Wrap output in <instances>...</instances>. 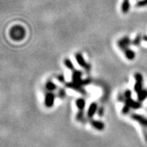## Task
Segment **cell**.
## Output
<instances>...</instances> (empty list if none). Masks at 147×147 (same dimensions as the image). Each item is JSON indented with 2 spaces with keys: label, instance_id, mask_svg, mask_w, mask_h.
I'll use <instances>...</instances> for the list:
<instances>
[{
  "label": "cell",
  "instance_id": "cell-1",
  "mask_svg": "<svg viewBox=\"0 0 147 147\" xmlns=\"http://www.w3.org/2000/svg\"><path fill=\"white\" fill-rule=\"evenodd\" d=\"M25 35H26V30L21 26H15L10 30L11 38L16 41L23 39L25 38Z\"/></svg>",
  "mask_w": 147,
  "mask_h": 147
},
{
  "label": "cell",
  "instance_id": "cell-2",
  "mask_svg": "<svg viewBox=\"0 0 147 147\" xmlns=\"http://www.w3.org/2000/svg\"><path fill=\"white\" fill-rule=\"evenodd\" d=\"M135 79H136V84L134 85V90L137 93H139L142 90V74L140 73H136L135 74Z\"/></svg>",
  "mask_w": 147,
  "mask_h": 147
},
{
  "label": "cell",
  "instance_id": "cell-3",
  "mask_svg": "<svg viewBox=\"0 0 147 147\" xmlns=\"http://www.w3.org/2000/svg\"><path fill=\"white\" fill-rule=\"evenodd\" d=\"M65 86L70 88V89L75 90L77 92H79L82 94H86V91L82 88V86L80 84H77V83H74V82H69V83H65Z\"/></svg>",
  "mask_w": 147,
  "mask_h": 147
},
{
  "label": "cell",
  "instance_id": "cell-4",
  "mask_svg": "<svg viewBox=\"0 0 147 147\" xmlns=\"http://www.w3.org/2000/svg\"><path fill=\"white\" fill-rule=\"evenodd\" d=\"M75 59H76L77 62H78V64H79L81 67H83V68L86 69H88V70H89L90 65H88V64L85 61H84L83 56H82L80 53H76V54H75Z\"/></svg>",
  "mask_w": 147,
  "mask_h": 147
},
{
  "label": "cell",
  "instance_id": "cell-5",
  "mask_svg": "<svg viewBox=\"0 0 147 147\" xmlns=\"http://www.w3.org/2000/svg\"><path fill=\"white\" fill-rule=\"evenodd\" d=\"M54 100H55V95L53 92H48L45 96V105L50 108L54 105Z\"/></svg>",
  "mask_w": 147,
  "mask_h": 147
},
{
  "label": "cell",
  "instance_id": "cell-6",
  "mask_svg": "<svg viewBox=\"0 0 147 147\" xmlns=\"http://www.w3.org/2000/svg\"><path fill=\"white\" fill-rule=\"evenodd\" d=\"M131 118L136 120L137 122H138L140 124H142L143 127H146L147 128V119L143 117V116L140 115H137V114H133L131 115Z\"/></svg>",
  "mask_w": 147,
  "mask_h": 147
},
{
  "label": "cell",
  "instance_id": "cell-7",
  "mask_svg": "<svg viewBox=\"0 0 147 147\" xmlns=\"http://www.w3.org/2000/svg\"><path fill=\"white\" fill-rule=\"evenodd\" d=\"M125 104L127 105H128L132 109H139V108H141V106H142V104H141V102L140 101H135V100H133L131 98H127L125 100Z\"/></svg>",
  "mask_w": 147,
  "mask_h": 147
},
{
  "label": "cell",
  "instance_id": "cell-8",
  "mask_svg": "<svg viewBox=\"0 0 147 147\" xmlns=\"http://www.w3.org/2000/svg\"><path fill=\"white\" fill-rule=\"evenodd\" d=\"M131 43V41H130V39L127 38V37H124V38H123L122 39H120L119 42H118V44H119V46L120 48H122L123 50H125L127 48V46L129 45Z\"/></svg>",
  "mask_w": 147,
  "mask_h": 147
},
{
  "label": "cell",
  "instance_id": "cell-9",
  "mask_svg": "<svg viewBox=\"0 0 147 147\" xmlns=\"http://www.w3.org/2000/svg\"><path fill=\"white\" fill-rule=\"evenodd\" d=\"M72 78H73V82L74 83H77L81 85L82 83V72L81 71H78V70H74L72 75ZM82 86V85H81Z\"/></svg>",
  "mask_w": 147,
  "mask_h": 147
},
{
  "label": "cell",
  "instance_id": "cell-10",
  "mask_svg": "<svg viewBox=\"0 0 147 147\" xmlns=\"http://www.w3.org/2000/svg\"><path fill=\"white\" fill-rule=\"evenodd\" d=\"M91 124L93 126V127H95L98 131H102L105 128V124L102 122H100V121L91 120Z\"/></svg>",
  "mask_w": 147,
  "mask_h": 147
},
{
  "label": "cell",
  "instance_id": "cell-11",
  "mask_svg": "<svg viewBox=\"0 0 147 147\" xmlns=\"http://www.w3.org/2000/svg\"><path fill=\"white\" fill-rule=\"evenodd\" d=\"M97 110V105L96 103H92L90 105L89 108H88V117L92 119L93 115H95V113L96 112Z\"/></svg>",
  "mask_w": 147,
  "mask_h": 147
},
{
  "label": "cell",
  "instance_id": "cell-12",
  "mask_svg": "<svg viewBox=\"0 0 147 147\" xmlns=\"http://www.w3.org/2000/svg\"><path fill=\"white\" fill-rule=\"evenodd\" d=\"M129 7H130V4H129V0H123V3H122V11L123 13H127L128 10H129Z\"/></svg>",
  "mask_w": 147,
  "mask_h": 147
},
{
  "label": "cell",
  "instance_id": "cell-13",
  "mask_svg": "<svg viewBox=\"0 0 147 147\" xmlns=\"http://www.w3.org/2000/svg\"><path fill=\"white\" fill-rule=\"evenodd\" d=\"M137 95H138V100L143 101L147 98V90L142 89L139 93H137Z\"/></svg>",
  "mask_w": 147,
  "mask_h": 147
},
{
  "label": "cell",
  "instance_id": "cell-14",
  "mask_svg": "<svg viewBox=\"0 0 147 147\" xmlns=\"http://www.w3.org/2000/svg\"><path fill=\"white\" fill-rule=\"evenodd\" d=\"M124 52H125V55H126V57L128 59V60H133L134 58H135V53L131 50V49H129V48H127L124 50Z\"/></svg>",
  "mask_w": 147,
  "mask_h": 147
},
{
  "label": "cell",
  "instance_id": "cell-15",
  "mask_svg": "<svg viewBox=\"0 0 147 147\" xmlns=\"http://www.w3.org/2000/svg\"><path fill=\"white\" fill-rule=\"evenodd\" d=\"M46 88L48 91H50V92H53V91L57 90V85L54 84V83L51 82V81H48L47 84H46Z\"/></svg>",
  "mask_w": 147,
  "mask_h": 147
},
{
  "label": "cell",
  "instance_id": "cell-16",
  "mask_svg": "<svg viewBox=\"0 0 147 147\" xmlns=\"http://www.w3.org/2000/svg\"><path fill=\"white\" fill-rule=\"evenodd\" d=\"M76 105L80 110H84V108L85 107V100L82 98H79L76 100Z\"/></svg>",
  "mask_w": 147,
  "mask_h": 147
},
{
  "label": "cell",
  "instance_id": "cell-17",
  "mask_svg": "<svg viewBox=\"0 0 147 147\" xmlns=\"http://www.w3.org/2000/svg\"><path fill=\"white\" fill-rule=\"evenodd\" d=\"M64 64H65V65L69 69H70V70H72V71H74V70H75V69H74V65L72 64L70 60L65 59V60L64 61Z\"/></svg>",
  "mask_w": 147,
  "mask_h": 147
},
{
  "label": "cell",
  "instance_id": "cell-18",
  "mask_svg": "<svg viewBox=\"0 0 147 147\" xmlns=\"http://www.w3.org/2000/svg\"><path fill=\"white\" fill-rule=\"evenodd\" d=\"M130 106L128 105H127V104H125V105L123 106V110H122V113L123 114H124V115H126V114H127L128 113V111H129V110H130Z\"/></svg>",
  "mask_w": 147,
  "mask_h": 147
},
{
  "label": "cell",
  "instance_id": "cell-19",
  "mask_svg": "<svg viewBox=\"0 0 147 147\" xmlns=\"http://www.w3.org/2000/svg\"><path fill=\"white\" fill-rule=\"evenodd\" d=\"M65 91L64 89H60L58 91V96L60 97V98H64L65 96Z\"/></svg>",
  "mask_w": 147,
  "mask_h": 147
},
{
  "label": "cell",
  "instance_id": "cell-20",
  "mask_svg": "<svg viewBox=\"0 0 147 147\" xmlns=\"http://www.w3.org/2000/svg\"><path fill=\"white\" fill-rule=\"evenodd\" d=\"M141 39H142L141 36H140V35H138V36H137V38H135V40L132 42V44H133V45H135V46L139 45V44H140V42H141Z\"/></svg>",
  "mask_w": 147,
  "mask_h": 147
},
{
  "label": "cell",
  "instance_id": "cell-21",
  "mask_svg": "<svg viewBox=\"0 0 147 147\" xmlns=\"http://www.w3.org/2000/svg\"><path fill=\"white\" fill-rule=\"evenodd\" d=\"M147 5V0H142L137 3V7H144Z\"/></svg>",
  "mask_w": 147,
  "mask_h": 147
},
{
  "label": "cell",
  "instance_id": "cell-22",
  "mask_svg": "<svg viewBox=\"0 0 147 147\" xmlns=\"http://www.w3.org/2000/svg\"><path fill=\"white\" fill-rule=\"evenodd\" d=\"M76 119H77V120L81 121L83 119H84V113H83V111L81 110V111H79V113H78V115L76 116Z\"/></svg>",
  "mask_w": 147,
  "mask_h": 147
},
{
  "label": "cell",
  "instance_id": "cell-23",
  "mask_svg": "<svg viewBox=\"0 0 147 147\" xmlns=\"http://www.w3.org/2000/svg\"><path fill=\"white\" fill-rule=\"evenodd\" d=\"M124 96H125V98L127 99V98H131V92L130 90H126L125 92H124Z\"/></svg>",
  "mask_w": 147,
  "mask_h": 147
},
{
  "label": "cell",
  "instance_id": "cell-24",
  "mask_svg": "<svg viewBox=\"0 0 147 147\" xmlns=\"http://www.w3.org/2000/svg\"><path fill=\"white\" fill-rule=\"evenodd\" d=\"M98 115L100 116H102L104 115V109L102 107H100L98 109Z\"/></svg>",
  "mask_w": 147,
  "mask_h": 147
},
{
  "label": "cell",
  "instance_id": "cell-25",
  "mask_svg": "<svg viewBox=\"0 0 147 147\" xmlns=\"http://www.w3.org/2000/svg\"><path fill=\"white\" fill-rule=\"evenodd\" d=\"M57 79L60 81V82H61V83H64V82H65V79H64L63 75H59V76L57 77Z\"/></svg>",
  "mask_w": 147,
  "mask_h": 147
},
{
  "label": "cell",
  "instance_id": "cell-26",
  "mask_svg": "<svg viewBox=\"0 0 147 147\" xmlns=\"http://www.w3.org/2000/svg\"><path fill=\"white\" fill-rule=\"evenodd\" d=\"M144 131V137L146 138V140L147 142V131Z\"/></svg>",
  "mask_w": 147,
  "mask_h": 147
},
{
  "label": "cell",
  "instance_id": "cell-27",
  "mask_svg": "<svg viewBox=\"0 0 147 147\" xmlns=\"http://www.w3.org/2000/svg\"><path fill=\"white\" fill-rule=\"evenodd\" d=\"M143 39H144V40H146V41H147V35H145V36L143 37Z\"/></svg>",
  "mask_w": 147,
  "mask_h": 147
}]
</instances>
